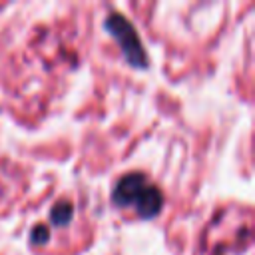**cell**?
Instances as JSON below:
<instances>
[{"instance_id":"6da1fadb","label":"cell","mask_w":255,"mask_h":255,"mask_svg":"<svg viewBox=\"0 0 255 255\" xmlns=\"http://www.w3.org/2000/svg\"><path fill=\"white\" fill-rule=\"evenodd\" d=\"M114 203L118 207H129L139 217L151 219L159 213L163 205L161 191L143 175V173H128L114 187Z\"/></svg>"},{"instance_id":"7a4b0ae2","label":"cell","mask_w":255,"mask_h":255,"mask_svg":"<svg viewBox=\"0 0 255 255\" xmlns=\"http://www.w3.org/2000/svg\"><path fill=\"white\" fill-rule=\"evenodd\" d=\"M106 28L120 42V48H122L126 60L135 68H143L147 58H145V52L141 48V42L133 30V26L120 14H110L106 18Z\"/></svg>"},{"instance_id":"3957f363","label":"cell","mask_w":255,"mask_h":255,"mask_svg":"<svg viewBox=\"0 0 255 255\" xmlns=\"http://www.w3.org/2000/svg\"><path fill=\"white\" fill-rule=\"evenodd\" d=\"M72 217H74V207H72L70 203H66V201L56 203V205L52 207V211H50V219H52V223L58 225V227L70 223Z\"/></svg>"},{"instance_id":"277c9868","label":"cell","mask_w":255,"mask_h":255,"mask_svg":"<svg viewBox=\"0 0 255 255\" xmlns=\"http://www.w3.org/2000/svg\"><path fill=\"white\" fill-rule=\"evenodd\" d=\"M48 227L46 225H36L34 229H32V233H30V241L34 243V245H42V243H46L48 241Z\"/></svg>"}]
</instances>
